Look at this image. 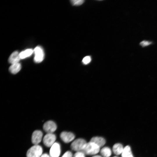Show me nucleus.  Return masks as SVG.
<instances>
[{
    "mask_svg": "<svg viewBox=\"0 0 157 157\" xmlns=\"http://www.w3.org/2000/svg\"><path fill=\"white\" fill-rule=\"evenodd\" d=\"M100 148L97 144L90 141L87 143L82 151L87 155H93L99 152Z\"/></svg>",
    "mask_w": 157,
    "mask_h": 157,
    "instance_id": "f257e3e1",
    "label": "nucleus"
},
{
    "mask_svg": "<svg viewBox=\"0 0 157 157\" xmlns=\"http://www.w3.org/2000/svg\"><path fill=\"white\" fill-rule=\"evenodd\" d=\"M42 147L38 145H35L31 147L27 152V157H40L42 155Z\"/></svg>",
    "mask_w": 157,
    "mask_h": 157,
    "instance_id": "f03ea898",
    "label": "nucleus"
},
{
    "mask_svg": "<svg viewBox=\"0 0 157 157\" xmlns=\"http://www.w3.org/2000/svg\"><path fill=\"white\" fill-rule=\"evenodd\" d=\"M85 140L81 138H78L74 141L71 143L70 147L74 151H82L87 144Z\"/></svg>",
    "mask_w": 157,
    "mask_h": 157,
    "instance_id": "7ed1b4c3",
    "label": "nucleus"
},
{
    "mask_svg": "<svg viewBox=\"0 0 157 157\" xmlns=\"http://www.w3.org/2000/svg\"><path fill=\"white\" fill-rule=\"evenodd\" d=\"M35 54L34 61L36 63L41 62L44 58V53L42 48L40 46L36 47L33 50Z\"/></svg>",
    "mask_w": 157,
    "mask_h": 157,
    "instance_id": "20e7f679",
    "label": "nucleus"
},
{
    "mask_svg": "<svg viewBox=\"0 0 157 157\" xmlns=\"http://www.w3.org/2000/svg\"><path fill=\"white\" fill-rule=\"evenodd\" d=\"M56 139L55 135L53 133H47L44 137L43 142L44 144L48 147H51L54 144Z\"/></svg>",
    "mask_w": 157,
    "mask_h": 157,
    "instance_id": "39448f33",
    "label": "nucleus"
},
{
    "mask_svg": "<svg viewBox=\"0 0 157 157\" xmlns=\"http://www.w3.org/2000/svg\"><path fill=\"white\" fill-rule=\"evenodd\" d=\"M56 123L52 121L45 122L43 126L44 130L47 133H53L57 129Z\"/></svg>",
    "mask_w": 157,
    "mask_h": 157,
    "instance_id": "423d86ee",
    "label": "nucleus"
},
{
    "mask_svg": "<svg viewBox=\"0 0 157 157\" xmlns=\"http://www.w3.org/2000/svg\"><path fill=\"white\" fill-rule=\"evenodd\" d=\"M60 153V144L55 142L51 147L49 154L51 157H59Z\"/></svg>",
    "mask_w": 157,
    "mask_h": 157,
    "instance_id": "0eeeda50",
    "label": "nucleus"
},
{
    "mask_svg": "<svg viewBox=\"0 0 157 157\" xmlns=\"http://www.w3.org/2000/svg\"><path fill=\"white\" fill-rule=\"evenodd\" d=\"M60 137L64 142L68 143L72 141L74 139L75 136L72 132L63 131L60 133Z\"/></svg>",
    "mask_w": 157,
    "mask_h": 157,
    "instance_id": "6e6552de",
    "label": "nucleus"
},
{
    "mask_svg": "<svg viewBox=\"0 0 157 157\" xmlns=\"http://www.w3.org/2000/svg\"><path fill=\"white\" fill-rule=\"evenodd\" d=\"M43 135L42 132L40 130L34 131L32 135L31 141L35 145H38L41 141Z\"/></svg>",
    "mask_w": 157,
    "mask_h": 157,
    "instance_id": "1a4fd4ad",
    "label": "nucleus"
},
{
    "mask_svg": "<svg viewBox=\"0 0 157 157\" xmlns=\"http://www.w3.org/2000/svg\"><path fill=\"white\" fill-rule=\"evenodd\" d=\"M20 59L19 53L17 51H15L11 54L8 60L9 63L13 64L19 63Z\"/></svg>",
    "mask_w": 157,
    "mask_h": 157,
    "instance_id": "9d476101",
    "label": "nucleus"
},
{
    "mask_svg": "<svg viewBox=\"0 0 157 157\" xmlns=\"http://www.w3.org/2000/svg\"><path fill=\"white\" fill-rule=\"evenodd\" d=\"M90 141L95 143L100 147L103 146L106 142V140L104 138L99 136H95L92 138Z\"/></svg>",
    "mask_w": 157,
    "mask_h": 157,
    "instance_id": "9b49d317",
    "label": "nucleus"
},
{
    "mask_svg": "<svg viewBox=\"0 0 157 157\" xmlns=\"http://www.w3.org/2000/svg\"><path fill=\"white\" fill-rule=\"evenodd\" d=\"M124 149V148L121 144L117 143L113 146V150L115 154L118 155L122 154Z\"/></svg>",
    "mask_w": 157,
    "mask_h": 157,
    "instance_id": "f8f14e48",
    "label": "nucleus"
},
{
    "mask_svg": "<svg viewBox=\"0 0 157 157\" xmlns=\"http://www.w3.org/2000/svg\"><path fill=\"white\" fill-rule=\"evenodd\" d=\"M21 68V65L17 63L12 64L9 68V71L13 74H16L20 70Z\"/></svg>",
    "mask_w": 157,
    "mask_h": 157,
    "instance_id": "ddd939ff",
    "label": "nucleus"
},
{
    "mask_svg": "<svg viewBox=\"0 0 157 157\" xmlns=\"http://www.w3.org/2000/svg\"><path fill=\"white\" fill-rule=\"evenodd\" d=\"M122 157H133L130 147L127 145L124 149L122 153Z\"/></svg>",
    "mask_w": 157,
    "mask_h": 157,
    "instance_id": "4468645a",
    "label": "nucleus"
},
{
    "mask_svg": "<svg viewBox=\"0 0 157 157\" xmlns=\"http://www.w3.org/2000/svg\"><path fill=\"white\" fill-rule=\"evenodd\" d=\"M33 52V50L31 49H28L21 52L19 53L20 59H24L30 56Z\"/></svg>",
    "mask_w": 157,
    "mask_h": 157,
    "instance_id": "2eb2a0df",
    "label": "nucleus"
},
{
    "mask_svg": "<svg viewBox=\"0 0 157 157\" xmlns=\"http://www.w3.org/2000/svg\"><path fill=\"white\" fill-rule=\"evenodd\" d=\"M100 153L104 157H109L111 154V150L108 147H104L100 151Z\"/></svg>",
    "mask_w": 157,
    "mask_h": 157,
    "instance_id": "dca6fc26",
    "label": "nucleus"
},
{
    "mask_svg": "<svg viewBox=\"0 0 157 157\" xmlns=\"http://www.w3.org/2000/svg\"><path fill=\"white\" fill-rule=\"evenodd\" d=\"M153 44V42L152 41L144 40L141 41L139 43V45L142 47H144L149 46Z\"/></svg>",
    "mask_w": 157,
    "mask_h": 157,
    "instance_id": "f3484780",
    "label": "nucleus"
},
{
    "mask_svg": "<svg viewBox=\"0 0 157 157\" xmlns=\"http://www.w3.org/2000/svg\"><path fill=\"white\" fill-rule=\"evenodd\" d=\"M71 3L73 6H79L83 4L84 2L83 0H72L70 1Z\"/></svg>",
    "mask_w": 157,
    "mask_h": 157,
    "instance_id": "a211bd4d",
    "label": "nucleus"
},
{
    "mask_svg": "<svg viewBox=\"0 0 157 157\" xmlns=\"http://www.w3.org/2000/svg\"><path fill=\"white\" fill-rule=\"evenodd\" d=\"M91 61V58L90 56H87L84 57L82 60L83 63L85 65L89 63Z\"/></svg>",
    "mask_w": 157,
    "mask_h": 157,
    "instance_id": "6ab92c4d",
    "label": "nucleus"
},
{
    "mask_svg": "<svg viewBox=\"0 0 157 157\" xmlns=\"http://www.w3.org/2000/svg\"><path fill=\"white\" fill-rule=\"evenodd\" d=\"M74 157H85V154L83 151H77L74 154Z\"/></svg>",
    "mask_w": 157,
    "mask_h": 157,
    "instance_id": "aec40b11",
    "label": "nucleus"
},
{
    "mask_svg": "<svg viewBox=\"0 0 157 157\" xmlns=\"http://www.w3.org/2000/svg\"><path fill=\"white\" fill-rule=\"evenodd\" d=\"M72 154L71 151H66L61 157H72Z\"/></svg>",
    "mask_w": 157,
    "mask_h": 157,
    "instance_id": "412c9836",
    "label": "nucleus"
},
{
    "mask_svg": "<svg viewBox=\"0 0 157 157\" xmlns=\"http://www.w3.org/2000/svg\"><path fill=\"white\" fill-rule=\"evenodd\" d=\"M40 157H51V156L45 153L42 154Z\"/></svg>",
    "mask_w": 157,
    "mask_h": 157,
    "instance_id": "4be33fe9",
    "label": "nucleus"
},
{
    "mask_svg": "<svg viewBox=\"0 0 157 157\" xmlns=\"http://www.w3.org/2000/svg\"><path fill=\"white\" fill-rule=\"evenodd\" d=\"M92 157H102L99 155H95V156H93Z\"/></svg>",
    "mask_w": 157,
    "mask_h": 157,
    "instance_id": "5701e85b",
    "label": "nucleus"
},
{
    "mask_svg": "<svg viewBox=\"0 0 157 157\" xmlns=\"http://www.w3.org/2000/svg\"><path fill=\"white\" fill-rule=\"evenodd\" d=\"M116 157V156H115V157Z\"/></svg>",
    "mask_w": 157,
    "mask_h": 157,
    "instance_id": "b1692460",
    "label": "nucleus"
}]
</instances>
